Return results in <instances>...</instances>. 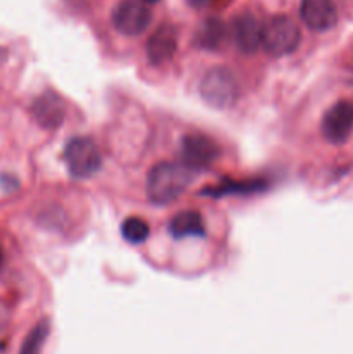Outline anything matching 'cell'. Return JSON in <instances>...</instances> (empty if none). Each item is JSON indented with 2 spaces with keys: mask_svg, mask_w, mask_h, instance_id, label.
<instances>
[{
  "mask_svg": "<svg viewBox=\"0 0 353 354\" xmlns=\"http://www.w3.org/2000/svg\"><path fill=\"white\" fill-rule=\"evenodd\" d=\"M192 182V171L183 165L158 162L152 166L145 180V192L152 204L165 206L179 199Z\"/></svg>",
  "mask_w": 353,
  "mask_h": 354,
  "instance_id": "1",
  "label": "cell"
},
{
  "mask_svg": "<svg viewBox=\"0 0 353 354\" xmlns=\"http://www.w3.org/2000/svg\"><path fill=\"white\" fill-rule=\"evenodd\" d=\"M201 99L215 109H227L239 99V83L234 73L224 66H215L204 73L199 83Z\"/></svg>",
  "mask_w": 353,
  "mask_h": 354,
  "instance_id": "2",
  "label": "cell"
},
{
  "mask_svg": "<svg viewBox=\"0 0 353 354\" xmlns=\"http://www.w3.org/2000/svg\"><path fill=\"white\" fill-rule=\"evenodd\" d=\"M301 31L287 16H273L262 24V47L272 57L289 55L300 47Z\"/></svg>",
  "mask_w": 353,
  "mask_h": 354,
  "instance_id": "3",
  "label": "cell"
},
{
  "mask_svg": "<svg viewBox=\"0 0 353 354\" xmlns=\"http://www.w3.org/2000/svg\"><path fill=\"white\" fill-rule=\"evenodd\" d=\"M64 161L71 176L78 180L92 178L102 166L99 147L89 137L69 138L64 145Z\"/></svg>",
  "mask_w": 353,
  "mask_h": 354,
  "instance_id": "4",
  "label": "cell"
},
{
  "mask_svg": "<svg viewBox=\"0 0 353 354\" xmlns=\"http://www.w3.org/2000/svg\"><path fill=\"white\" fill-rule=\"evenodd\" d=\"M180 158L190 171L208 169L220 158V145L206 135H187L180 145Z\"/></svg>",
  "mask_w": 353,
  "mask_h": 354,
  "instance_id": "5",
  "label": "cell"
},
{
  "mask_svg": "<svg viewBox=\"0 0 353 354\" xmlns=\"http://www.w3.org/2000/svg\"><path fill=\"white\" fill-rule=\"evenodd\" d=\"M322 135L329 144L341 145L350 138L353 131V102L338 100L325 111L320 123Z\"/></svg>",
  "mask_w": 353,
  "mask_h": 354,
  "instance_id": "6",
  "label": "cell"
},
{
  "mask_svg": "<svg viewBox=\"0 0 353 354\" xmlns=\"http://www.w3.org/2000/svg\"><path fill=\"white\" fill-rule=\"evenodd\" d=\"M152 12L138 0H121L113 10V24L125 37H137L149 28Z\"/></svg>",
  "mask_w": 353,
  "mask_h": 354,
  "instance_id": "7",
  "label": "cell"
},
{
  "mask_svg": "<svg viewBox=\"0 0 353 354\" xmlns=\"http://www.w3.org/2000/svg\"><path fill=\"white\" fill-rule=\"evenodd\" d=\"M179 48V33L173 24H161L154 33L149 37L145 45V55L152 66L166 64L175 55Z\"/></svg>",
  "mask_w": 353,
  "mask_h": 354,
  "instance_id": "8",
  "label": "cell"
},
{
  "mask_svg": "<svg viewBox=\"0 0 353 354\" xmlns=\"http://www.w3.org/2000/svg\"><path fill=\"white\" fill-rule=\"evenodd\" d=\"M300 16L314 31H327L338 23V9L332 0H301Z\"/></svg>",
  "mask_w": 353,
  "mask_h": 354,
  "instance_id": "9",
  "label": "cell"
},
{
  "mask_svg": "<svg viewBox=\"0 0 353 354\" xmlns=\"http://www.w3.org/2000/svg\"><path fill=\"white\" fill-rule=\"evenodd\" d=\"M232 38L242 54H255L262 47V24L251 12H241L232 21Z\"/></svg>",
  "mask_w": 353,
  "mask_h": 354,
  "instance_id": "10",
  "label": "cell"
},
{
  "mask_svg": "<svg viewBox=\"0 0 353 354\" xmlns=\"http://www.w3.org/2000/svg\"><path fill=\"white\" fill-rule=\"evenodd\" d=\"M31 114L40 127L47 130H55L62 124L66 118V107L61 97L55 93H42L31 106Z\"/></svg>",
  "mask_w": 353,
  "mask_h": 354,
  "instance_id": "11",
  "label": "cell"
},
{
  "mask_svg": "<svg viewBox=\"0 0 353 354\" xmlns=\"http://www.w3.org/2000/svg\"><path fill=\"white\" fill-rule=\"evenodd\" d=\"M168 230L173 239H203L206 235V223L199 211L187 209L172 218Z\"/></svg>",
  "mask_w": 353,
  "mask_h": 354,
  "instance_id": "12",
  "label": "cell"
},
{
  "mask_svg": "<svg viewBox=\"0 0 353 354\" xmlns=\"http://www.w3.org/2000/svg\"><path fill=\"white\" fill-rule=\"evenodd\" d=\"M228 37L227 26L221 19L218 17H208L203 23L199 24L196 31V45L199 48H204V50H220L225 45Z\"/></svg>",
  "mask_w": 353,
  "mask_h": 354,
  "instance_id": "13",
  "label": "cell"
},
{
  "mask_svg": "<svg viewBox=\"0 0 353 354\" xmlns=\"http://www.w3.org/2000/svg\"><path fill=\"white\" fill-rule=\"evenodd\" d=\"M121 235L127 242L130 244H142L149 239L151 235V227L145 220L138 216H128L127 220L121 223Z\"/></svg>",
  "mask_w": 353,
  "mask_h": 354,
  "instance_id": "14",
  "label": "cell"
},
{
  "mask_svg": "<svg viewBox=\"0 0 353 354\" xmlns=\"http://www.w3.org/2000/svg\"><path fill=\"white\" fill-rule=\"evenodd\" d=\"M48 330H51V327H48L47 320L38 322L23 341L19 354H40L42 348H44L45 341L48 337Z\"/></svg>",
  "mask_w": 353,
  "mask_h": 354,
  "instance_id": "15",
  "label": "cell"
},
{
  "mask_svg": "<svg viewBox=\"0 0 353 354\" xmlns=\"http://www.w3.org/2000/svg\"><path fill=\"white\" fill-rule=\"evenodd\" d=\"M262 189V182H224L221 185L203 190L206 196H232V194H251Z\"/></svg>",
  "mask_w": 353,
  "mask_h": 354,
  "instance_id": "16",
  "label": "cell"
},
{
  "mask_svg": "<svg viewBox=\"0 0 353 354\" xmlns=\"http://www.w3.org/2000/svg\"><path fill=\"white\" fill-rule=\"evenodd\" d=\"M7 322H9V308H7V304L0 299V332L6 328Z\"/></svg>",
  "mask_w": 353,
  "mask_h": 354,
  "instance_id": "17",
  "label": "cell"
},
{
  "mask_svg": "<svg viewBox=\"0 0 353 354\" xmlns=\"http://www.w3.org/2000/svg\"><path fill=\"white\" fill-rule=\"evenodd\" d=\"M210 2H211V0H189L190 6L197 7V9H201V7H206Z\"/></svg>",
  "mask_w": 353,
  "mask_h": 354,
  "instance_id": "18",
  "label": "cell"
},
{
  "mask_svg": "<svg viewBox=\"0 0 353 354\" xmlns=\"http://www.w3.org/2000/svg\"><path fill=\"white\" fill-rule=\"evenodd\" d=\"M141 2H144V3H156V2H159V0H141Z\"/></svg>",
  "mask_w": 353,
  "mask_h": 354,
  "instance_id": "19",
  "label": "cell"
},
{
  "mask_svg": "<svg viewBox=\"0 0 353 354\" xmlns=\"http://www.w3.org/2000/svg\"><path fill=\"white\" fill-rule=\"evenodd\" d=\"M2 263H3V254H2V251H0V266H2Z\"/></svg>",
  "mask_w": 353,
  "mask_h": 354,
  "instance_id": "20",
  "label": "cell"
}]
</instances>
